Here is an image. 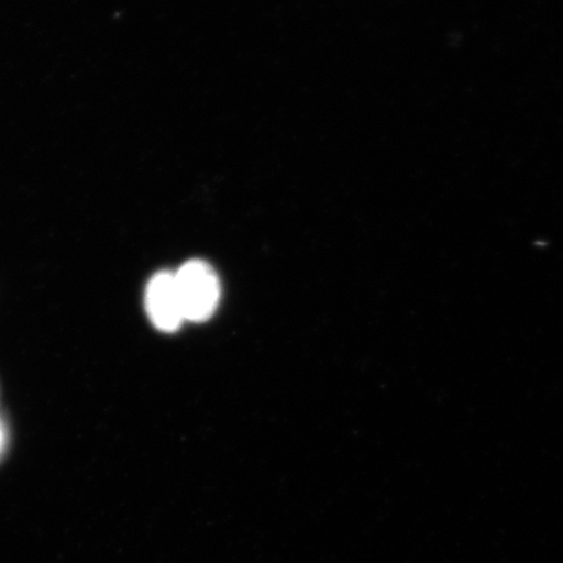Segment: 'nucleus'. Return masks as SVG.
<instances>
[{
	"instance_id": "f257e3e1",
	"label": "nucleus",
	"mask_w": 563,
	"mask_h": 563,
	"mask_svg": "<svg viewBox=\"0 0 563 563\" xmlns=\"http://www.w3.org/2000/svg\"><path fill=\"white\" fill-rule=\"evenodd\" d=\"M174 276L185 319L207 321L216 312L221 295L220 279L213 267L194 260L183 265Z\"/></svg>"
},
{
	"instance_id": "f03ea898",
	"label": "nucleus",
	"mask_w": 563,
	"mask_h": 563,
	"mask_svg": "<svg viewBox=\"0 0 563 563\" xmlns=\"http://www.w3.org/2000/svg\"><path fill=\"white\" fill-rule=\"evenodd\" d=\"M146 312L161 332L173 333L185 321L173 273L156 274L146 287Z\"/></svg>"
},
{
	"instance_id": "7ed1b4c3",
	"label": "nucleus",
	"mask_w": 563,
	"mask_h": 563,
	"mask_svg": "<svg viewBox=\"0 0 563 563\" xmlns=\"http://www.w3.org/2000/svg\"><path fill=\"white\" fill-rule=\"evenodd\" d=\"M4 441H5L4 429L2 427V422H0V452H2V449L4 446Z\"/></svg>"
}]
</instances>
